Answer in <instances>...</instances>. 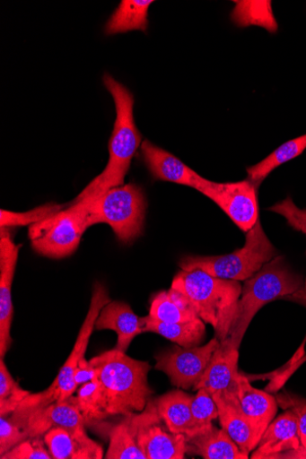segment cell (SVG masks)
<instances>
[{
    "mask_svg": "<svg viewBox=\"0 0 306 459\" xmlns=\"http://www.w3.org/2000/svg\"><path fill=\"white\" fill-rule=\"evenodd\" d=\"M282 300L290 301L306 308V278L301 289L296 290L293 295L284 297Z\"/></svg>",
    "mask_w": 306,
    "mask_h": 459,
    "instance_id": "38",
    "label": "cell"
},
{
    "mask_svg": "<svg viewBox=\"0 0 306 459\" xmlns=\"http://www.w3.org/2000/svg\"><path fill=\"white\" fill-rule=\"evenodd\" d=\"M278 405L284 410H291L297 417L301 442L306 449V399L289 393H283L276 397Z\"/></svg>",
    "mask_w": 306,
    "mask_h": 459,
    "instance_id": "35",
    "label": "cell"
},
{
    "mask_svg": "<svg viewBox=\"0 0 306 459\" xmlns=\"http://www.w3.org/2000/svg\"><path fill=\"white\" fill-rule=\"evenodd\" d=\"M22 245H16L7 230L0 238V357L4 359L13 345L11 329L14 315L13 283Z\"/></svg>",
    "mask_w": 306,
    "mask_h": 459,
    "instance_id": "13",
    "label": "cell"
},
{
    "mask_svg": "<svg viewBox=\"0 0 306 459\" xmlns=\"http://www.w3.org/2000/svg\"><path fill=\"white\" fill-rule=\"evenodd\" d=\"M103 81L116 108L114 129L109 143V158L105 170L75 200L92 199L123 186L131 160L142 143V135L135 121L134 95L110 74H106Z\"/></svg>",
    "mask_w": 306,
    "mask_h": 459,
    "instance_id": "2",
    "label": "cell"
},
{
    "mask_svg": "<svg viewBox=\"0 0 306 459\" xmlns=\"http://www.w3.org/2000/svg\"><path fill=\"white\" fill-rule=\"evenodd\" d=\"M97 330H113L117 333L115 349L126 352L133 341L144 333L142 317H139L127 304L110 302L101 310L97 322Z\"/></svg>",
    "mask_w": 306,
    "mask_h": 459,
    "instance_id": "20",
    "label": "cell"
},
{
    "mask_svg": "<svg viewBox=\"0 0 306 459\" xmlns=\"http://www.w3.org/2000/svg\"><path fill=\"white\" fill-rule=\"evenodd\" d=\"M188 442V454L204 459H248L231 436L223 429L212 427Z\"/></svg>",
    "mask_w": 306,
    "mask_h": 459,
    "instance_id": "22",
    "label": "cell"
},
{
    "mask_svg": "<svg viewBox=\"0 0 306 459\" xmlns=\"http://www.w3.org/2000/svg\"><path fill=\"white\" fill-rule=\"evenodd\" d=\"M29 438L25 432L7 417H0V456Z\"/></svg>",
    "mask_w": 306,
    "mask_h": 459,
    "instance_id": "36",
    "label": "cell"
},
{
    "mask_svg": "<svg viewBox=\"0 0 306 459\" xmlns=\"http://www.w3.org/2000/svg\"><path fill=\"white\" fill-rule=\"evenodd\" d=\"M237 394L258 445L261 437L275 419L277 400L268 393L253 388L241 373L238 380Z\"/></svg>",
    "mask_w": 306,
    "mask_h": 459,
    "instance_id": "18",
    "label": "cell"
},
{
    "mask_svg": "<svg viewBox=\"0 0 306 459\" xmlns=\"http://www.w3.org/2000/svg\"><path fill=\"white\" fill-rule=\"evenodd\" d=\"M11 421L20 427L28 437H43L55 429L74 432L86 425L74 396L24 413L13 414Z\"/></svg>",
    "mask_w": 306,
    "mask_h": 459,
    "instance_id": "12",
    "label": "cell"
},
{
    "mask_svg": "<svg viewBox=\"0 0 306 459\" xmlns=\"http://www.w3.org/2000/svg\"><path fill=\"white\" fill-rule=\"evenodd\" d=\"M137 441L147 459H184L187 437L171 433L159 415L155 401L150 399L141 413L130 415Z\"/></svg>",
    "mask_w": 306,
    "mask_h": 459,
    "instance_id": "8",
    "label": "cell"
},
{
    "mask_svg": "<svg viewBox=\"0 0 306 459\" xmlns=\"http://www.w3.org/2000/svg\"><path fill=\"white\" fill-rule=\"evenodd\" d=\"M30 394L13 379L4 359H0V417L13 414Z\"/></svg>",
    "mask_w": 306,
    "mask_h": 459,
    "instance_id": "30",
    "label": "cell"
},
{
    "mask_svg": "<svg viewBox=\"0 0 306 459\" xmlns=\"http://www.w3.org/2000/svg\"><path fill=\"white\" fill-rule=\"evenodd\" d=\"M258 186L249 180L234 183L210 181L200 193L214 202L243 232L258 219Z\"/></svg>",
    "mask_w": 306,
    "mask_h": 459,
    "instance_id": "10",
    "label": "cell"
},
{
    "mask_svg": "<svg viewBox=\"0 0 306 459\" xmlns=\"http://www.w3.org/2000/svg\"><path fill=\"white\" fill-rule=\"evenodd\" d=\"M153 4L152 0H122L106 24V34L146 31L149 25L148 13Z\"/></svg>",
    "mask_w": 306,
    "mask_h": 459,
    "instance_id": "25",
    "label": "cell"
},
{
    "mask_svg": "<svg viewBox=\"0 0 306 459\" xmlns=\"http://www.w3.org/2000/svg\"><path fill=\"white\" fill-rule=\"evenodd\" d=\"M89 201L74 200L57 214L30 226L29 238L37 254L51 259H64L75 253L81 238L89 229L86 213Z\"/></svg>",
    "mask_w": 306,
    "mask_h": 459,
    "instance_id": "7",
    "label": "cell"
},
{
    "mask_svg": "<svg viewBox=\"0 0 306 459\" xmlns=\"http://www.w3.org/2000/svg\"><path fill=\"white\" fill-rule=\"evenodd\" d=\"M111 428L109 437V446L105 455L107 459H147L138 444L136 431L131 423L130 415Z\"/></svg>",
    "mask_w": 306,
    "mask_h": 459,
    "instance_id": "27",
    "label": "cell"
},
{
    "mask_svg": "<svg viewBox=\"0 0 306 459\" xmlns=\"http://www.w3.org/2000/svg\"><path fill=\"white\" fill-rule=\"evenodd\" d=\"M81 200V199H80ZM89 201L86 225L108 224L123 243L134 242L144 234L147 203L143 189L128 184L111 188Z\"/></svg>",
    "mask_w": 306,
    "mask_h": 459,
    "instance_id": "5",
    "label": "cell"
},
{
    "mask_svg": "<svg viewBox=\"0 0 306 459\" xmlns=\"http://www.w3.org/2000/svg\"><path fill=\"white\" fill-rule=\"evenodd\" d=\"M75 400L86 424L106 420L101 388L97 378L80 386Z\"/></svg>",
    "mask_w": 306,
    "mask_h": 459,
    "instance_id": "29",
    "label": "cell"
},
{
    "mask_svg": "<svg viewBox=\"0 0 306 459\" xmlns=\"http://www.w3.org/2000/svg\"><path fill=\"white\" fill-rule=\"evenodd\" d=\"M193 397L182 390H176L154 400L159 415L169 430L174 434H183L187 439L194 427Z\"/></svg>",
    "mask_w": 306,
    "mask_h": 459,
    "instance_id": "21",
    "label": "cell"
},
{
    "mask_svg": "<svg viewBox=\"0 0 306 459\" xmlns=\"http://www.w3.org/2000/svg\"><path fill=\"white\" fill-rule=\"evenodd\" d=\"M305 150L306 134L284 143L265 160L249 167L248 180L258 187L279 166L300 156Z\"/></svg>",
    "mask_w": 306,
    "mask_h": 459,
    "instance_id": "26",
    "label": "cell"
},
{
    "mask_svg": "<svg viewBox=\"0 0 306 459\" xmlns=\"http://www.w3.org/2000/svg\"><path fill=\"white\" fill-rule=\"evenodd\" d=\"M221 342L216 338L202 347L173 346L155 356V368L164 372L179 389L194 388L201 380Z\"/></svg>",
    "mask_w": 306,
    "mask_h": 459,
    "instance_id": "9",
    "label": "cell"
},
{
    "mask_svg": "<svg viewBox=\"0 0 306 459\" xmlns=\"http://www.w3.org/2000/svg\"><path fill=\"white\" fill-rule=\"evenodd\" d=\"M279 255L258 220L247 233L243 247L223 256H186L182 271L201 270L214 277L245 281Z\"/></svg>",
    "mask_w": 306,
    "mask_h": 459,
    "instance_id": "6",
    "label": "cell"
},
{
    "mask_svg": "<svg viewBox=\"0 0 306 459\" xmlns=\"http://www.w3.org/2000/svg\"><path fill=\"white\" fill-rule=\"evenodd\" d=\"M149 316L164 323H185L199 318L191 301L172 287L153 296Z\"/></svg>",
    "mask_w": 306,
    "mask_h": 459,
    "instance_id": "23",
    "label": "cell"
},
{
    "mask_svg": "<svg viewBox=\"0 0 306 459\" xmlns=\"http://www.w3.org/2000/svg\"><path fill=\"white\" fill-rule=\"evenodd\" d=\"M192 415L194 427L188 439L207 431L213 427L212 422L218 419L217 406L206 390H197V395L193 397Z\"/></svg>",
    "mask_w": 306,
    "mask_h": 459,
    "instance_id": "31",
    "label": "cell"
},
{
    "mask_svg": "<svg viewBox=\"0 0 306 459\" xmlns=\"http://www.w3.org/2000/svg\"><path fill=\"white\" fill-rule=\"evenodd\" d=\"M42 437H29L0 456L2 459H52Z\"/></svg>",
    "mask_w": 306,
    "mask_h": 459,
    "instance_id": "33",
    "label": "cell"
},
{
    "mask_svg": "<svg viewBox=\"0 0 306 459\" xmlns=\"http://www.w3.org/2000/svg\"><path fill=\"white\" fill-rule=\"evenodd\" d=\"M63 210V205L55 203L47 204L22 213L2 210L0 224H2V229L31 226L57 214Z\"/></svg>",
    "mask_w": 306,
    "mask_h": 459,
    "instance_id": "32",
    "label": "cell"
},
{
    "mask_svg": "<svg viewBox=\"0 0 306 459\" xmlns=\"http://www.w3.org/2000/svg\"><path fill=\"white\" fill-rule=\"evenodd\" d=\"M144 333H155L183 348L198 347L205 338V323L197 318L185 323H164L142 317Z\"/></svg>",
    "mask_w": 306,
    "mask_h": 459,
    "instance_id": "24",
    "label": "cell"
},
{
    "mask_svg": "<svg viewBox=\"0 0 306 459\" xmlns=\"http://www.w3.org/2000/svg\"><path fill=\"white\" fill-rule=\"evenodd\" d=\"M218 409V420L223 429L249 455L258 446L253 429L245 415L237 394V388L211 395Z\"/></svg>",
    "mask_w": 306,
    "mask_h": 459,
    "instance_id": "17",
    "label": "cell"
},
{
    "mask_svg": "<svg viewBox=\"0 0 306 459\" xmlns=\"http://www.w3.org/2000/svg\"><path fill=\"white\" fill-rule=\"evenodd\" d=\"M171 287L191 301L199 318L213 326L218 341L228 339L241 296L240 281L214 277L201 270L181 271L174 276Z\"/></svg>",
    "mask_w": 306,
    "mask_h": 459,
    "instance_id": "3",
    "label": "cell"
},
{
    "mask_svg": "<svg viewBox=\"0 0 306 459\" xmlns=\"http://www.w3.org/2000/svg\"><path fill=\"white\" fill-rule=\"evenodd\" d=\"M251 458H306L297 417L293 411L285 410L270 424Z\"/></svg>",
    "mask_w": 306,
    "mask_h": 459,
    "instance_id": "14",
    "label": "cell"
},
{
    "mask_svg": "<svg viewBox=\"0 0 306 459\" xmlns=\"http://www.w3.org/2000/svg\"><path fill=\"white\" fill-rule=\"evenodd\" d=\"M90 361L97 372L106 419L128 416L145 409L153 394L148 384L152 368L149 362L130 358L116 349Z\"/></svg>",
    "mask_w": 306,
    "mask_h": 459,
    "instance_id": "1",
    "label": "cell"
},
{
    "mask_svg": "<svg viewBox=\"0 0 306 459\" xmlns=\"http://www.w3.org/2000/svg\"><path fill=\"white\" fill-rule=\"evenodd\" d=\"M142 153L155 180L189 186L199 192L210 182L200 177L178 157L157 147L148 140L142 144Z\"/></svg>",
    "mask_w": 306,
    "mask_h": 459,
    "instance_id": "15",
    "label": "cell"
},
{
    "mask_svg": "<svg viewBox=\"0 0 306 459\" xmlns=\"http://www.w3.org/2000/svg\"><path fill=\"white\" fill-rule=\"evenodd\" d=\"M268 211L283 216L289 227L306 236V210H301L291 196L271 206Z\"/></svg>",
    "mask_w": 306,
    "mask_h": 459,
    "instance_id": "34",
    "label": "cell"
},
{
    "mask_svg": "<svg viewBox=\"0 0 306 459\" xmlns=\"http://www.w3.org/2000/svg\"><path fill=\"white\" fill-rule=\"evenodd\" d=\"M232 21L240 27L259 26L272 33L278 30V22L273 12L272 2H235Z\"/></svg>",
    "mask_w": 306,
    "mask_h": 459,
    "instance_id": "28",
    "label": "cell"
},
{
    "mask_svg": "<svg viewBox=\"0 0 306 459\" xmlns=\"http://www.w3.org/2000/svg\"><path fill=\"white\" fill-rule=\"evenodd\" d=\"M239 351L240 349L228 339L221 342L194 390L205 389L213 395L237 388L240 375L238 368Z\"/></svg>",
    "mask_w": 306,
    "mask_h": 459,
    "instance_id": "16",
    "label": "cell"
},
{
    "mask_svg": "<svg viewBox=\"0 0 306 459\" xmlns=\"http://www.w3.org/2000/svg\"><path fill=\"white\" fill-rule=\"evenodd\" d=\"M54 459H102V446L86 435L85 429L69 432L55 429L43 436Z\"/></svg>",
    "mask_w": 306,
    "mask_h": 459,
    "instance_id": "19",
    "label": "cell"
},
{
    "mask_svg": "<svg viewBox=\"0 0 306 459\" xmlns=\"http://www.w3.org/2000/svg\"><path fill=\"white\" fill-rule=\"evenodd\" d=\"M97 378V372L91 361L86 360L85 357L80 359L74 373V379L76 385L82 386L91 383Z\"/></svg>",
    "mask_w": 306,
    "mask_h": 459,
    "instance_id": "37",
    "label": "cell"
},
{
    "mask_svg": "<svg viewBox=\"0 0 306 459\" xmlns=\"http://www.w3.org/2000/svg\"><path fill=\"white\" fill-rule=\"evenodd\" d=\"M303 277L293 271L284 256H277L244 281L235 320L228 340L240 349L257 313L267 304L293 295L303 285Z\"/></svg>",
    "mask_w": 306,
    "mask_h": 459,
    "instance_id": "4",
    "label": "cell"
},
{
    "mask_svg": "<svg viewBox=\"0 0 306 459\" xmlns=\"http://www.w3.org/2000/svg\"><path fill=\"white\" fill-rule=\"evenodd\" d=\"M110 302L111 299L106 286L99 281L95 282L91 307L81 326L74 349L59 371L57 379L49 387L57 395L60 402L67 400L76 391L78 386L74 379V370L80 359L84 357L101 310Z\"/></svg>",
    "mask_w": 306,
    "mask_h": 459,
    "instance_id": "11",
    "label": "cell"
}]
</instances>
